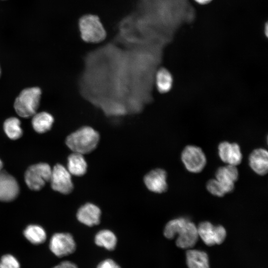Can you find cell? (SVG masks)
<instances>
[{
  "instance_id": "19",
  "label": "cell",
  "mask_w": 268,
  "mask_h": 268,
  "mask_svg": "<svg viewBox=\"0 0 268 268\" xmlns=\"http://www.w3.org/2000/svg\"><path fill=\"white\" fill-rule=\"evenodd\" d=\"M87 163L83 154L73 152L67 158V170L70 174L80 176L86 172Z\"/></svg>"
},
{
  "instance_id": "30",
  "label": "cell",
  "mask_w": 268,
  "mask_h": 268,
  "mask_svg": "<svg viewBox=\"0 0 268 268\" xmlns=\"http://www.w3.org/2000/svg\"><path fill=\"white\" fill-rule=\"evenodd\" d=\"M212 0H195L196 2L201 4H205L210 2Z\"/></svg>"
},
{
  "instance_id": "5",
  "label": "cell",
  "mask_w": 268,
  "mask_h": 268,
  "mask_svg": "<svg viewBox=\"0 0 268 268\" xmlns=\"http://www.w3.org/2000/svg\"><path fill=\"white\" fill-rule=\"evenodd\" d=\"M82 39L87 43H99L106 37V32L99 18L93 14H86L79 20Z\"/></svg>"
},
{
  "instance_id": "12",
  "label": "cell",
  "mask_w": 268,
  "mask_h": 268,
  "mask_svg": "<svg viewBox=\"0 0 268 268\" xmlns=\"http://www.w3.org/2000/svg\"><path fill=\"white\" fill-rule=\"evenodd\" d=\"M218 150L219 156L224 162L234 166L241 162L242 154L238 143L223 141L219 144Z\"/></svg>"
},
{
  "instance_id": "25",
  "label": "cell",
  "mask_w": 268,
  "mask_h": 268,
  "mask_svg": "<svg viewBox=\"0 0 268 268\" xmlns=\"http://www.w3.org/2000/svg\"><path fill=\"white\" fill-rule=\"evenodd\" d=\"M187 218L179 217L169 221L165 225L164 230V236L169 239H173L179 228L186 221Z\"/></svg>"
},
{
  "instance_id": "11",
  "label": "cell",
  "mask_w": 268,
  "mask_h": 268,
  "mask_svg": "<svg viewBox=\"0 0 268 268\" xmlns=\"http://www.w3.org/2000/svg\"><path fill=\"white\" fill-rule=\"evenodd\" d=\"M176 235H178V237L176 244L177 246L182 249L193 247L199 237L197 226L188 219L179 228Z\"/></svg>"
},
{
  "instance_id": "14",
  "label": "cell",
  "mask_w": 268,
  "mask_h": 268,
  "mask_svg": "<svg viewBox=\"0 0 268 268\" xmlns=\"http://www.w3.org/2000/svg\"><path fill=\"white\" fill-rule=\"evenodd\" d=\"M166 178V171L158 168L148 173L144 178V182L150 191L156 193H162L167 191L168 188Z\"/></svg>"
},
{
  "instance_id": "13",
  "label": "cell",
  "mask_w": 268,
  "mask_h": 268,
  "mask_svg": "<svg viewBox=\"0 0 268 268\" xmlns=\"http://www.w3.org/2000/svg\"><path fill=\"white\" fill-rule=\"evenodd\" d=\"M19 186L15 179L5 171L0 172V201H9L19 193Z\"/></svg>"
},
{
  "instance_id": "22",
  "label": "cell",
  "mask_w": 268,
  "mask_h": 268,
  "mask_svg": "<svg viewBox=\"0 0 268 268\" xmlns=\"http://www.w3.org/2000/svg\"><path fill=\"white\" fill-rule=\"evenodd\" d=\"M117 239L113 232L109 230H102L98 232L95 237V243L99 246L108 250H114Z\"/></svg>"
},
{
  "instance_id": "29",
  "label": "cell",
  "mask_w": 268,
  "mask_h": 268,
  "mask_svg": "<svg viewBox=\"0 0 268 268\" xmlns=\"http://www.w3.org/2000/svg\"><path fill=\"white\" fill-rule=\"evenodd\" d=\"M53 268H77V267L71 262L64 261Z\"/></svg>"
},
{
  "instance_id": "21",
  "label": "cell",
  "mask_w": 268,
  "mask_h": 268,
  "mask_svg": "<svg viewBox=\"0 0 268 268\" xmlns=\"http://www.w3.org/2000/svg\"><path fill=\"white\" fill-rule=\"evenodd\" d=\"M54 121V118L50 114L42 112L33 116L32 125L36 132L42 134L51 129Z\"/></svg>"
},
{
  "instance_id": "17",
  "label": "cell",
  "mask_w": 268,
  "mask_h": 268,
  "mask_svg": "<svg viewBox=\"0 0 268 268\" xmlns=\"http://www.w3.org/2000/svg\"><path fill=\"white\" fill-rule=\"evenodd\" d=\"M100 215V208L91 203H87L81 206L76 214L78 221L88 226L98 224Z\"/></svg>"
},
{
  "instance_id": "18",
  "label": "cell",
  "mask_w": 268,
  "mask_h": 268,
  "mask_svg": "<svg viewBox=\"0 0 268 268\" xmlns=\"http://www.w3.org/2000/svg\"><path fill=\"white\" fill-rule=\"evenodd\" d=\"M154 84L160 93H167L172 88L173 75L165 67H161L157 68L154 74Z\"/></svg>"
},
{
  "instance_id": "23",
  "label": "cell",
  "mask_w": 268,
  "mask_h": 268,
  "mask_svg": "<svg viewBox=\"0 0 268 268\" xmlns=\"http://www.w3.org/2000/svg\"><path fill=\"white\" fill-rule=\"evenodd\" d=\"M25 238L33 244H40L46 239V233L44 229L37 225H30L23 232Z\"/></svg>"
},
{
  "instance_id": "32",
  "label": "cell",
  "mask_w": 268,
  "mask_h": 268,
  "mask_svg": "<svg viewBox=\"0 0 268 268\" xmlns=\"http://www.w3.org/2000/svg\"><path fill=\"white\" fill-rule=\"evenodd\" d=\"M0 75H1V68H0Z\"/></svg>"
},
{
  "instance_id": "3",
  "label": "cell",
  "mask_w": 268,
  "mask_h": 268,
  "mask_svg": "<svg viewBox=\"0 0 268 268\" xmlns=\"http://www.w3.org/2000/svg\"><path fill=\"white\" fill-rule=\"evenodd\" d=\"M100 139L99 133L89 126H83L68 135L66 140L68 147L81 154L93 151Z\"/></svg>"
},
{
  "instance_id": "9",
  "label": "cell",
  "mask_w": 268,
  "mask_h": 268,
  "mask_svg": "<svg viewBox=\"0 0 268 268\" xmlns=\"http://www.w3.org/2000/svg\"><path fill=\"white\" fill-rule=\"evenodd\" d=\"M50 181L52 189L62 194H68L73 190L71 174L61 164L56 165L52 170Z\"/></svg>"
},
{
  "instance_id": "7",
  "label": "cell",
  "mask_w": 268,
  "mask_h": 268,
  "mask_svg": "<svg viewBox=\"0 0 268 268\" xmlns=\"http://www.w3.org/2000/svg\"><path fill=\"white\" fill-rule=\"evenodd\" d=\"M181 159L190 172L199 173L204 168L206 158L201 148L194 145L185 146L181 153Z\"/></svg>"
},
{
  "instance_id": "4",
  "label": "cell",
  "mask_w": 268,
  "mask_h": 268,
  "mask_svg": "<svg viewBox=\"0 0 268 268\" xmlns=\"http://www.w3.org/2000/svg\"><path fill=\"white\" fill-rule=\"evenodd\" d=\"M41 96V90L37 87L24 89L15 99L14 108L21 117L28 118L37 113Z\"/></svg>"
},
{
  "instance_id": "10",
  "label": "cell",
  "mask_w": 268,
  "mask_h": 268,
  "mask_svg": "<svg viewBox=\"0 0 268 268\" xmlns=\"http://www.w3.org/2000/svg\"><path fill=\"white\" fill-rule=\"evenodd\" d=\"M50 249L56 256L62 257L73 253L76 244L72 235L67 233L54 234L50 242Z\"/></svg>"
},
{
  "instance_id": "28",
  "label": "cell",
  "mask_w": 268,
  "mask_h": 268,
  "mask_svg": "<svg viewBox=\"0 0 268 268\" xmlns=\"http://www.w3.org/2000/svg\"><path fill=\"white\" fill-rule=\"evenodd\" d=\"M97 268H121L114 260L110 259L101 262Z\"/></svg>"
},
{
  "instance_id": "27",
  "label": "cell",
  "mask_w": 268,
  "mask_h": 268,
  "mask_svg": "<svg viewBox=\"0 0 268 268\" xmlns=\"http://www.w3.org/2000/svg\"><path fill=\"white\" fill-rule=\"evenodd\" d=\"M0 268H20V264L13 256L7 254L1 257Z\"/></svg>"
},
{
  "instance_id": "8",
  "label": "cell",
  "mask_w": 268,
  "mask_h": 268,
  "mask_svg": "<svg viewBox=\"0 0 268 268\" xmlns=\"http://www.w3.org/2000/svg\"><path fill=\"white\" fill-rule=\"evenodd\" d=\"M197 229L199 237L207 246L220 244L223 242L226 236V231L223 226H214L209 221L200 223Z\"/></svg>"
},
{
  "instance_id": "26",
  "label": "cell",
  "mask_w": 268,
  "mask_h": 268,
  "mask_svg": "<svg viewBox=\"0 0 268 268\" xmlns=\"http://www.w3.org/2000/svg\"><path fill=\"white\" fill-rule=\"evenodd\" d=\"M206 188L209 193L217 197H222L227 193L223 186L216 179L209 180L206 184Z\"/></svg>"
},
{
  "instance_id": "16",
  "label": "cell",
  "mask_w": 268,
  "mask_h": 268,
  "mask_svg": "<svg viewBox=\"0 0 268 268\" xmlns=\"http://www.w3.org/2000/svg\"><path fill=\"white\" fill-rule=\"evenodd\" d=\"M249 162L251 168L256 173L265 175L268 171V152L263 148L253 150L249 156Z\"/></svg>"
},
{
  "instance_id": "2",
  "label": "cell",
  "mask_w": 268,
  "mask_h": 268,
  "mask_svg": "<svg viewBox=\"0 0 268 268\" xmlns=\"http://www.w3.org/2000/svg\"><path fill=\"white\" fill-rule=\"evenodd\" d=\"M136 11L154 26L169 34L176 24L172 0H138Z\"/></svg>"
},
{
  "instance_id": "20",
  "label": "cell",
  "mask_w": 268,
  "mask_h": 268,
  "mask_svg": "<svg viewBox=\"0 0 268 268\" xmlns=\"http://www.w3.org/2000/svg\"><path fill=\"white\" fill-rule=\"evenodd\" d=\"M186 261L188 268H209L208 256L203 251L188 250Z\"/></svg>"
},
{
  "instance_id": "6",
  "label": "cell",
  "mask_w": 268,
  "mask_h": 268,
  "mask_svg": "<svg viewBox=\"0 0 268 268\" xmlns=\"http://www.w3.org/2000/svg\"><path fill=\"white\" fill-rule=\"evenodd\" d=\"M52 169L45 163H40L30 166L25 174V181L32 190L39 191L50 180Z\"/></svg>"
},
{
  "instance_id": "24",
  "label": "cell",
  "mask_w": 268,
  "mask_h": 268,
  "mask_svg": "<svg viewBox=\"0 0 268 268\" xmlns=\"http://www.w3.org/2000/svg\"><path fill=\"white\" fill-rule=\"evenodd\" d=\"M20 120L15 117L7 119L3 123V130L6 135L11 139L15 140L22 135Z\"/></svg>"
},
{
  "instance_id": "31",
  "label": "cell",
  "mask_w": 268,
  "mask_h": 268,
  "mask_svg": "<svg viewBox=\"0 0 268 268\" xmlns=\"http://www.w3.org/2000/svg\"><path fill=\"white\" fill-rule=\"evenodd\" d=\"M2 167V163L1 161L0 160V172L1 171V170Z\"/></svg>"
},
{
  "instance_id": "15",
  "label": "cell",
  "mask_w": 268,
  "mask_h": 268,
  "mask_svg": "<svg viewBox=\"0 0 268 268\" xmlns=\"http://www.w3.org/2000/svg\"><path fill=\"white\" fill-rule=\"evenodd\" d=\"M238 176L236 166L230 164L219 167L215 172L216 179L223 186L227 193L233 190L234 183Z\"/></svg>"
},
{
  "instance_id": "1",
  "label": "cell",
  "mask_w": 268,
  "mask_h": 268,
  "mask_svg": "<svg viewBox=\"0 0 268 268\" xmlns=\"http://www.w3.org/2000/svg\"><path fill=\"white\" fill-rule=\"evenodd\" d=\"M116 41L126 48L155 46L163 48L170 34L158 28L136 11L119 23Z\"/></svg>"
}]
</instances>
